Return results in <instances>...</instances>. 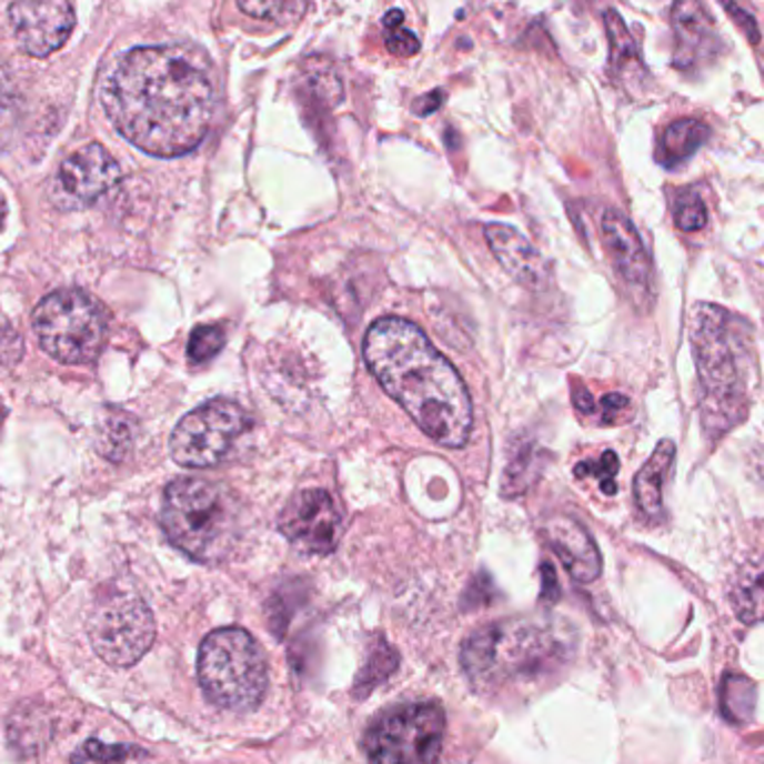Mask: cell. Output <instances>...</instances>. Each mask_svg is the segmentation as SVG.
I'll list each match as a JSON object with an SVG mask.
<instances>
[{
	"label": "cell",
	"instance_id": "cell-21",
	"mask_svg": "<svg viewBox=\"0 0 764 764\" xmlns=\"http://www.w3.org/2000/svg\"><path fill=\"white\" fill-rule=\"evenodd\" d=\"M731 606L744 624L764 622V570L746 567L740 572L731 589Z\"/></svg>",
	"mask_w": 764,
	"mask_h": 764
},
{
	"label": "cell",
	"instance_id": "cell-9",
	"mask_svg": "<svg viewBox=\"0 0 764 764\" xmlns=\"http://www.w3.org/2000/svg\"><path fill=\"white\" fill-rule=\"evenodd\" d=\"M247 428L249 416L238 403L211 401L179 421L170 436V454L181 468H213L229 456Z\"/></svg>",
	"mask_w": 764,
	"mask_h": 764
},
{
	"label": "cell",
	"instance_id": "cell-24",
	"mask_svg": "<svg viewBox=\"0 0 764 764\" xmlns=\"http://www.w3.org/2000/svg\"><path fill=\"white\" fill-rule=\"evenodd\" d=\"M606 30H609V39H611V52H613L611 59H613L615 70L624 72V70H631L633 66L640 68V54H637L635 41L629 34V30H626V26L617 12L606 14Z\"/></svg>",
	"mask_w": 764,
	"mask_h": 764
},
{
	"label": "cell",
	"instance_id": "cell-33",
	"mask_svg": "<svg viewBox=\"0 0 764 764\" xmlns=\"http://www.w3.org/2000/svg\"><path fill=\"white\" fill-rule=\"evenodd\" d=\"M572 396H575V405H577L580 412H584V414H593L595 412V401H593V396L589 394L586 388L575 385V392H572Z\"/></svg>",
	"mask_w": 764,
	"mask_h": 764
},
{
	"label": "cell",
	"instance_id": "cell-6",
	"mask_svg": "<svg viewBox=\"0 0 764 764\" xmlns=\"http://www.w3.org/2000/svg\"><path fill=\"white\" fill-rule=\"evenodd\" d=\"M200 684L227 711H253L267 695L269 668L260 644L244 629H218L200 646Z\"/></svg>",
	"mask_w": 764,
	"mask_h": 764
},
{
	"label": "cell",
	"instance_id": "cell-5",
	"mask_svg": "<svg viewBox=\"0 0 764 764\" xmlns=\"http://www.w3.org/2000/svg\"><path fill=\"white\" fill-rule=\"evenodd\" d=\"M561 660V644L525 622H501L476 631L461 649V664L476 691L494 693L512 682L541 677Z\"/></svg>",
	"mask_w": 764,
	"mask_h": 764
},
{
	"label": "cell",
	"instance_id": "cell-19",
	"mask_svg": "<svg viewBox=\"0 0 764 764\" xmlns=\"http://www.w3.org/2000/svg\"><path fill=\"white\" fill-rule=\"evenodd\" d=\"M708 134H711L708 125H704L697 119H680L671 123L660 139L657 161L664 168H677L680 163L688 161L706 143Z\"/></svg>",
	"mask_w": 764,
	"mask_h": 764
},
{
	"label": "cell",
	"instance_id": "cell-11",
	"mask_svg": "<svg viewBox=\"0 0 764 764\" xmlns=\"http://www.w3.org/2000/svg\"><path fill=\"white\" fill-rule=\"evenodd\" d=\"M280 530L302 552L329 554L340 539L342 514L326 490H302L282 510Z\"/></svg>",
	"mask_w": 764,
	"mask_h": 764
},
{
	"label": "cell",
	"instance_id": "cell-32",
	"mask_svg": "<svg viewBox=\"0 0 764 764\" xmlns=\"http://www.w3.org/2000/svg\"><path fill=\"white\" fill-rule=\"evenodd\" d=\"M629 408V399L624 394H609L602 399V410H604V421L613 423L615 419H620L624 414V410Z\"/></svg>",
	"mask_w": 764,
	"mask_h": 764
},
{
	"label": "cell",
	"instance_id": "cell-28",
	"mask_svg": "<svg viewBox=\"0 0 764 764\" xmlns=\"http://www.w3.org/2000/svg\"><path fill=\"white\" fill-rule=\"evenodd\" d=\"M21 101L10 74L0 68V143H3L19 121Z\"/></svg>",
	"mask_w": 764,
	"mask_h": 764
},
{
	"label": "cell",
	"instance_id": "cell-8",
	"mask_svg": "<svg viewBox=\"0 0 764 764\" xmlns=\"http://www.w3.org/2000/svg\"><path fill=\"white\" fill-rule=\"evenodd\" d=\"M445 737L441 704H405L378 717L364 737L369 764H436Z\"/></svg>",
	"mask_w": 764,
	"mask_h": 764
},
{
	"label": "cell",
	"instance_id": "cell-12",
	"mask_svg": "<svg viewBox=\"0 0 764 764\" xmlns=\"http://www.w3.org/2000/svg\"><path fill=\"white\" fill-rule=\"evenodd\" d=\"M74 0H12L10 23L19 48L37 59L61 50L74 30Z\"/></svg>",
	"mask_w": 764,
	"mask_h": 764
},
{
	"label": "cell",
	"instance_id": "cell-16",
	"mask_svg": "<svg viewBox=\"0 0 764 764\" xmlns=\"http://www.w3.org/2000/svg\"><path fill=\"white\" fill-rule=\"evenodd\" d=\"M675 34V66L686 70L713 57L717 34L700 0H675L671 12Z\"/></svg>",
	"mask_w": 764,
	"mask_h": 764
},
{
	"label": "cell",
	"instance_id": "cell-35",
	"mask_svg": "<svg viewBox=\"0 0 764 764\" xmlns=\"http://www.w3.org/2000/svg\"><path fill=\"white\" fill-rule=\"evenodd\" d=\"M382 23H385L388 30H399L403 26V12L401 10H392Z\"/></svg>",
	"mask_w": 764,
	"mask_h": 764
},
{
	"label": "cell",
	"instance_id": "cell-10",
	"mask_svg": "<svg viewBox=\"0 0 764 764\" xmlns=\"http://www.w3.org/2000/svg\"><path fill=\"white\" fill-rule=\"evenodd\" d=\"M88 635L97 655L110 666H132L152 646L157 629L143 600L117 595L101 602L88 622Z\"/></svg>",
	"mask_w": 764,
	"mask_h": 764
},
{
	"label": "cell",
	"instance_id": "cell-2",
	"mask_svg": "<svg viewBox=\"0 0 764 764\" xmlns=\"http://www.w3.org/2000/svg\"><path fill=\"white\" fill-rule=\"evenodd\" d=\"M378 385L439 445L463 448L474 428L472 399L454 364L421 326L403 318L375 320L362 344Z\"/></svg>",
	"mask_w": 764,
	"mask_h": 764
},
{
	"label": "cell",
	"instance_id": "cell-3",
	"mask_svg": "<svg viewBox=\"0 0 764 764\" xmlns=\"http://www.w3.org/2000/svg\"><path fill=\"white\" fill-rule=\"evenodd\" d=\"M751 326L715 304H695L691 342L702 390V428L713 441L737 428L751 408L755 371Z\"/></svg>",
	"mask_w": 764,
	"mask_h": 764
},
{
	"label": "cell",
	"instance_id": "cell-26",
	"mask_svg": "<svg viewBox=\"0 0 764 764\" xmlns=\"http://www.w3.org/2000/svg\"><path fill=\"white\" fill-rule=\"evenodd\" d=\"M224 342H227V335L222 326H213V324L198 326L193 333H190V340H188V360L193 364H204L222 351Z\"/></svg>",
	"mask_w": 764,
	"mask_h": 764
},
{
	"label": "cell",
	"instance_id": "cell-14",
	"mask_svg": "<svg viewBox=\"0 0 764 764\" xmlns=\"http://www.w3.org/2000/svg\"><path fill=\"white\" fill-rule=\"evenodd\" d=\"M119 181L121 168L112 154L103 145L90 143L61 163L57 185L72 204H94L110 195Z\"/></svg>",
	"mask_w": 764,
	"mask_h": 764
},
{
	"label": "cell",
	"instance_id": "cell-34",
	"mask_svg": "<svg viewBox=\"0 0 764 764\" xmlns=\"http://www.w3.org/2000/svg\"><path fill=\"white\" fill-rule=\"evenodd\" d=\"M441 101H443V92H432V94H428L425 99H421V101L416 103V112H419V114H430V112L439 110Z\"/></svg>",
	"mask_w": 764,
	"mask_h": 764
},
{
	"label": "cell",
	"instance_id": "cell-4",
	"mask_svg": "<svg viewBox=\"0 0 764 764\" xmlns=\"http://www.w3.org/2000/svg\"><path fill=\"white\" fill-rule=\"evenodd\" d=\"M161 525L165 536L190 559L220 563L240 541V505L224 485L183 476L165 487Z\"/></svg>",
	"mask_w": 764,
	"mask_h": 764
},
{
	"label": "cell",
	"instance_id": "cell-20",
	"mask_svg": "<svg viewBox=\"0 0 764 764\" xmlns=\"http://www.w3.org/2000/svg\"><path fill=\"white\" fill-rule=\"evenodd\" d=\"M137 439V421L121 410H105L97 428V450L108 461H123Z\"/></svg>",
	"mask_w": 764,
	"mask_h": 764
},
{
	"label": "cell",
	"instance_id": "cell-17",
	"mask_svg": "<svg viewBox=\"0 0 764 764\" xmlns=\"http://www.w3.org/2000/svg\"><path fill=\"white\" fill-rule=\"evenodd\" d=\"M487 244L501 267L523 286L541 289L545 280V264L539 251L514 229L503 224H490L485 229Z\"/></svg>",
	"mask_w": 764,
	"mask_h": 764
},
{
	"label": "cell",
	"instance_id": "cell-29",
	"mask_svg": "<svg viewBox=\"0 0 764 764\" xmlns=\"http://www.w3.org/2000/svg\"><path fill=\"white\" fill-rule=\"evenodd\" d=\"M617 472H620V459H617V454L611 452V450L604 452L600 461L580 463V465L575 468V474H577L580 479H584V476H597V479H600V485H602V492L609 494V496H613V494L617 492V481H615Z\"/></svg>",
	"mask_w": 764,
	"mask_h": 764
},
{
	"label": "cell",
	"instance_id": "cell-18",
	"mask_svg": "<svg viewBox=\"0 0 764 764\" xmlns=\"http://www.w3.org/2000/svg\"><path fill=\"white\" fill-rule=\"evenodd\" d=\"M673 461H675V443L662 441L635 476V501H637V507L649 519H657L662 514L664 483L668 479Z\"/></svg>",
	"mask_w": 764,
	"mask_h": 764
},
{
	"label": "cell",
	"instance_id": "cell-13",
	"mask_svg": "<svg viewBox=\"0 0 764 764\" xmlns=\"http://www.w3.org/2000/svg\"><path fill=\"white\" fill-rule=\"evenodd\" d=\"M602 235L617 275L642 306L653 298V264L637 229L624 213L609 209L602 218Z\"/></svg>",
	"mask_w": 764,
	"mask_h": 764
},
{
	"label": "cell",
	"instance_id": "cell-31",
	"mask_svg": "<svg viewBox=\"0 0 764 764\" xmlns=\"http://www.w3.org/2000/svg\"><path fill=\"white\" fill-rule=\"evenodd\" d=\"M388 50L396 57H414L421 50V43L414 32L399 28L388 37Z\"/></svg>",
	"mask_w": 764,
	"mask_h": 764
},
{
	"label": "cell",
	"instance_id": "cell-7",
	"mask_svg": "<svg viewBox=\"0 0 764 764\" xmlns=\"http://www.w3.org/2000/svg\"><path fill=\"white\" fill-rule=\"evenodd\" d=\"M34 331L46 353L63 364L97 360L105 340L101 304L77 289H63L41 300L34 311Z\"/></svg>",
	"mask_w": 764,
	"mask_h": 764
},
{
	"label": "cell",
	"instance_id": "cell-27",
	"mask_svg": "<svg viewBox=\"0 0 764 764\" xmlns=\"http://www.w3.org/2000/svg\"><path fill=\"white\" fill-rule=\"evenodd\" d=\"M708 222L706 207L695 190H682L675 200V227L684 233L702 231Z\"/></svg>",
	"mask_w": 764,
	"mask_h": 764
},
{
	"label": "cell",
	"instance_id": "cell-22",
	"mask_svg": "<svg viewBox=\"0 0 764 764\" xmlns=\"http://www.w3.org/2000/svg\"><path fill=\"white\" fill-rule=\"evenodd\" d=\"M755 684L744 675H726L720 691V706L726 720L742 724L753 717L755 711Z\"/></svg>",
	"mask_w": 764,
	"mask_h": 764
},
{
	"label": "cell",
	"instance_id": "cell-30",
	"mask_svg": "<svg viewBox=\"0 0 764 764\" xmlns=\"http://www.w3.org/2000/svg\"><path fill=\"white\" fill-rule=\"evenodd\" d=\"M720 6L726 10V14L735 21V26L742 30V34L751 41L757 43L760 41V32H757V23L753 21V17L748 12H744L735 0H720Z\"/></svg>",
	"mask_w": 764,
	"mask_h": 764
},
{
	"label": "cell",
	"instance_id": "cell-25",
	"mask_svg": "<svg viewBox=\"0 0 764 764\" xmlns=\"http://www.w3.org/2000/svg\"><path fill=\"white\" fill-rule=\"evenodd\" d=\"M399 666V657L396 653L385 644V642H378V646L371 651L369 655V662H366V668L360 673L358 677V695L366 697V693L380 684L382 680H388V675H392Z\"/></svg>",
	"mask_w": 764,
	"mask_h": 764
},
{
	"label": "cell",
	"instance_id": "cell-1",
	"mask_svg": "<svg viewBox=\"0 0 764 764\" xmlns=\"http://www.w3.org/2000/svg\"><path fill=\"white\" fill-rule=\"evenodd\" d=\"M101 101L132 145L154 157H179L204 141L218 92L204 54L185 46H150L114 61Z\"/></svg>",
	"mask_w": 764,
	"mask_h": 764
},
{
	"label": "cell",
	"instance_id": "cell-15",
	"mask_svg": "<svg viewBox=\"0 0 764 764\" xmlns=\"http://www.w3.org/2000/svg\"><path fill=\"white\" fill-rule=\"evenodd\" d=\"M543 534L572 580L591 584L602 575V554L582 523L554 516L543 525Z\"/></svg>",
	"mask_w": 764,
	"mask_h": 764
},
{
	"label": "cell",
	"instance_id": "cell-23",
	"mask_svg": "<svg viewBox=\"0 0 764 764\" xmlns=\"http://www.w3.org/2000/svg\"><path fill=\"white\" fill-rule=\"evenodd\" d=\"M240 8L253 19L291 26L304 17L309 0H240Z\"/></svg>",
	"mask_w": 764,
	"mask_h": 764
}]
</instances>
